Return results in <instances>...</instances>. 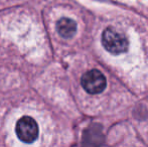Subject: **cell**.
<instances>
[{
    "instance_id": "obj_2",
    "label": "cell",
    "mask_w": 148,
    "mask_h": 147,
    "mask_svg": "<svg viewBox=\"0 0 148 147\" xmlns=\"http://www.w3.org/2000/svg\"><path fill=\"white\" fill-rule=\"evenodd\" d=\"M17 137L25 143H32L38 136V126L29 116H24L17 121L15 126Z\"/></svg>"
},
{
    "instance_id": "obj_4",
    "label": "cell",
    "mask_w": 148,
    "mask_h": 147,
    "mask_svg": "<svg viewBox=\"0 0 148 147\" xmlns=\"http://www.w3.org/2000/svg\"><path fill=\"white\" fill-rule=\"evenodd\" d=\"M57 29L59 34L64 38H71L77 31V24L71 18H60L57 23Z\"/></svg>"
},
{
    "instance_id": "obj_3",
    "label": "cell",
    "mask_w": 148,
    "mask_h": 147,
    "mask_svg": "<svg viewBox=\"0 0 148 147\" xmlns=\"http://www.w3.org/2000/svg\"><path fill=\"white\" fill-rule=\"evenodd\" d=\"M81 84L89 94H99L105 90L107 81L103 74L98 70H91L82 77Z\"/></svg>"
},
{
    "instance_id": "obj_1",
    "label": "cell",
    "mask_w": 148,
    "mask_h": 147,
    "mask_svg": "<svg viewBox=\"0 0 148 147\" xmlns=\"http://www.w3.org/2000/svg\"><path fill=\"white\" fill-rule=\"evenodd\" d=\"M103 46L112 55H120L128 49V40L122 34L112 27L106 28L102 34Z\"/></svg>"
}]
</instances>
